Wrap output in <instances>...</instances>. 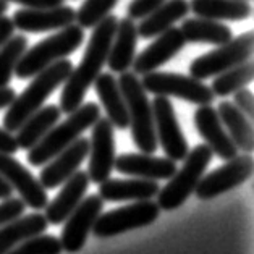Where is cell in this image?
<instances>
[{
  "label": "cell",
  "instance_id": "obj_17",
  "mask_svg": "<svg viewBox=\"0 0 254 254\" xmlns=\"http://www.w3.org/2000/svg\"><path fill=\"white\" fill-rule=\"evenodd\" d=\"M15 29L23 33H46L64 29L76 20V11L68 5H57L49 8H21L13 15Z\"/></svg>",
  "mask_w": 254,
  "mask_h": 254
},
{
  "label": "cell",
  "instance_id": "obj_20",
  "mask_svg": "<svg viewBox=\"0 0 254 254\" xmlns=\"http://www.w3.org/2000/svg\"><path fill=\"white\" fill-rule=\"evenodd\" d=\"M89 187V177L88 172L76 170L73 175L64 183L60 193L55 196V199L47 202L46 209V219L49 224L60 225L66 220V217L70 215L76 206L84 197L86 191Z\"/></svg>",
  "mask_w": 254,
  "mask_h": 254
},
{
  "label": "cell",
  "instance_id": "obj_30",
  "mask_svg": "<svg viewBox=\"0 0 254 254\" xmlns=\"http://www.w3.org/2000/svg\"><path fill=\"white\" fill-rule=\"evenodd\" d=\"M253 79H254V64L253 60H248L245 64H240L230 68V70H225L224 73L217 75L212 81L210 89H212L215 96L227 97L232 96L238 89L245 88V86L251 84Z\"/></svg>",
  "mask_w": 254,
  "mask_h": 254
},
{
  "label": "cell",
  "instance_id": "obj_28",
  "mask_svg": "<svg viewBox=\"0 0 254 254\" xmlns=\"http://www.w3.org/2000/svg\"><path fill=\"white\" fill-rule=\"evenodd\" d=\"M190 10L196 16L215 21H241L253 15V7L245 0H191Z\"/></svg>",
  "mask_w": 254,
  "mask_h": 254
},
{
  "label": "cell",
  "instance_id": "obj_38",
  "mask_svg": "<svg viewBox=\"0 0 254 254\" xmlns=\"http://www.w3.org/2000/svg\"><path fill=\"white\" fill-rule=\"evenodd\" d=\"M5 2L23 5L24 8H49L64 5V0H5Z\"/></svg>",
  "mask_w": 254,
  "mask_h": 254
},
{
  "label": "cell",
  "instance_id": "obj_42",
  "mask_svg": "<svg viewBox=\"0 0 254 254\" xmlns=\"http://www.w3.org/2000/svg\"><path fill=\"white\" fill-rule=\"evenodd\" d=\"M8 10V2H5V0H0V16L5 15V11Z\"/></svg>",
  "mask_w": 254,
  "mask_h": 254
},
{
  "label": "cell",
  "instance_id": "obj_9",
  "mask_svg": "<svg viewBox=\"0 0 254 254\" xmlns=\"http://www.w3.org/2000/svg\"><path fill=\"white\" fill-rule=\"evenodd\" d=\"M159 214L160 207L157 206V202L151 199L134 201V204H129V206L109 210L105 214L101 212L91 232L97 238H112L129 230H136V228L154 224Z\"/></svg>",
  "mask_w": 254,
  "mask_h": 254
},
{
  "label": "cell",
  "instance_id": "obj_33",
  "mask_svg": "<svg viewBox=\"0 0 254 254\" xmlns=\"http://www.w3.org/2000/svg\"><path fill=\"white\" fill-rule=\"evenodd\" d=\"M64 248L59 238L52 235H36L15 246L7 254H62Z\"/></svg>",
  "mask_w": 254,
  "mask_h": 254
},
{
  "label": "cell",
  "instance_id": "obj_34",
  "mask_svg": "<svg viewBox=\"0 0 254 254\" xmlns=\"http://www.w3.org/2000/svg\"><path fill=\"white\" fill-rule=\"evenodd\" d=\"M24 207H26V204H24L21 199H18V197L3 199L0 202V227L8 224L10 220L16 219V217L23 215Z\"/></svg>",
  "mask_w": 254,
  "mask_h": 254
},
{
  "label": "cell",
  "instance_id": "obj_6",
  "mask_svg": "<svg viewBox=\"0 0 254 254\" xmlns=\"http://www.w3.org/2000/svg\"><path fill=\"white\" fill-rule=\"evenodd\" d=\"M212 157L214 154L207 144H199L193 151H188L187 157L183 159L182 169H177L172 178H169V183L159 190L157 206L164 210H175L183 206L194 193Z\"/></svg>",
  "mask_w": 254,
  "mask_h": 254
},
{
  "label": "cell",
  "instance_id": "obj_26",
  "mask_svg": "<svg viewBox=\"0 0 254 254\" xmlns=\"http://www.w3.org/2000/svg\"><path fill=\"white\" fill-rule=\"evenodd\" d=\"M219 114V119L222 125L227 129L228 136L238 147V151H243L245 154H250L254 149V128L253 122L248 117L240 112L237 105L222 101L219 104V109H215Z\"/></svg>",
  "mask_w": 254,
  "mask_h": 254
},
{
  "label": "cell",
  "instance_id": "obj_27",
  "mask_svg": "<svg viewBox=\"0 0 254 254\" xmlns=\"http://www.w3.org/2000/svg\"><path fill=\"white\" fill-rule=\"evenodd\" d=\"M49 222L42 214L20 215L0 227V254H7L15 246L47 230Z\"/></svg>",
  "mask_w": 254,
  "mask_h": 254
},
{
  "label": "cell",
  "instance_id": "obj_25",
  "mask_svg": "<svg viewBox=\"0 0 254 254\" xmlns=\"http://www.w3.org/2000/svg\"><path fill=\"white\" fill-rule=\"evenodd\" d=\"M62 117V110L57 105H42L39 110L26 119V122L18 128L16 131V142L18 147L29 151L36 146L51 129L57 125L59 119Z\"/></svg>",
  "mask_w": 254,
  "mask_h": 254
},
{
  "label": "cell",
  "instance_id": "obj_19",
  "mask_svg": "<svg viewBox=\"0 0 254 254\" xmlns=\"http://www.w3.org/2000/svg\"><path fill=\"white\" fill-rule=\"evenodd\" d=\"M114 169L128 177L146 180H169L177 172V162L169 157H156L154 154H122L115 157Z\"/></svg>",
  "mask_w": 254,
  "mask_h": 254
},
{
  "label": "cell",
  "instance_id": "obj_31",
  "mask_svg": "<svg viewBox=\"0 0 254 254\" xmlns=\"http://www.w3.org/2000/svg\"><path fill=\"white\" fill-rule=\"evenodd\" d=\"M28 51V39L24 36H11L0 49V86H8L15 68L23 54Z\"/></svg>",
  "mask_w": 254,
  "mask_h": 254
},
{
  "label": "cell",
  "instance_id": "obj_12",
  "mask_svg": "<svg viewBox=\"0 0 254 254\" xmlns=\"http://www.w3.org/2000/svg\"><path fill=\"white\" fill-rule=\"evenodd\" d=\"M104 209V201L99 194H89L83 197L76 209L66 217L65 227L62 230L60 243L64 251L78 253L84 246L88 235L94 227L97 217Z\"/></svg>",
  "mask_w": 254,
  "mask_h": 254
},
{
  "label": "cell",
  "instance_id": "obj_15",
  "mask_svg": "<svg viewBox=\"0 0 254 254\" xmlns=\"http://www.w3.org/2000/svg\"><path fill=\"white\" fill-rule=\"evenodd\" d=\"M89 154V139L79 138L71 142L70 146L65 147L64 151L59 152L54 159H51L46 164V167L41 172L39 182L46 190H54L64 185L76 170H79V165L84 162V159Z\"/></svg>",
  "mask_w": 254,
  "mask_h": 254
},
{
  "label": "cell",
  "instance_id": "obj_2",
  "mask_svg": "<svg viewBox=\"0 0 254 254\" xmlns=\"http://www.w3.org/2000/svg\"><path fill=\"white\" fill-rule=\"evenodd\" d=\"M71 70V62L62 59L34 75V79L28 84V88L8 105L7 114L3 117V128L10 133L18 131V128L26 122V119H29L36 110H39L44 105L46 99L66 81Z\"/></svg>",
  "mask_w": 254,
  "mask_h": 254
},
{
  "label": "cell",
  "instance_id": "obj_41",
  "mask_svg": "<svg viewBox=\"0 0 254 254\" xmlns=\"http://www.w3.org/2000/svg\"><path fill=\"white\" fill-rule=\"evenodd\" d=\"M11 193H13V188L10 187V183L3 177H0V201L11 197Z\"/></svg>",
  "mask_w": 254,
  "mask_h": 254
},
{
  "label": "cell",
  "instance_id": "obj_4",
  "mask_svg": "<svg viewBox=\"0 0 254 254\" xmlns=\"http://www.w3.org/2000/svg\"><path fill=\"white\" fill-rule=\"evenodd\" d=\"M119 86L128 109V128H131V136L136 147L144 154H154L159 144L156 138V128H154L152 107L147 99V92L141 84V79L134 73L123 71L120 73Z\"/></svg>",
  "mask_w": 254,
  "mask_h": 254
},
{
  "label": "cell",
  "instance_id": "obj_37",
  "mask_svg": "<svg viewBox=\"0 0 254 254\" xmlns=\"http://www.w3.org/2000/svg\"><path fill=\"white\" fill-rule=\"evenodd\" d=\"M18 149H20V147H18V142L13 133L7 131L5 128H0V152L13 156Z\"/></svg>",
  "mask_w": 254,
  "mask_h": 254
},
{
  "label": "cell",
  "instance_id": "obj_18",
  "mask_svg": "<svg viewBox=\"0 0 254 254\" xmlns=\"http://www.w3.org/2000/svg\"><path fill=\"white\" fill-rule=\"evenodd\" d=\"M193 120L197 133L206 141L212 154L224 160H230L235 156H238V147L228 136L227 129L219 119V114L212 105H199L196 109Z\"/></svg>",
  "mask_w": 254,
  "mask_h": 254
},
{
  "label": "cell",
  "instance_id": "obj_23",
  "mask_svg": "<svg viewBox=\"0 0 254 254\" xmlns=\"http://www.w3.org/2000/svg\"><path fill=\"white\" fill-rule=\"evenodd\" d=\"M92 84H94L96 94L102 102L110 123L119 129H127L129 127V115L120 91L119 79H115L110 73H101Z\"/></svg>",
  "mask_w": 254,
  "mask_h": 254
},
{
  "label": "cell",
  "instance_id": "obj_13",
  "mask_svg": "<svg viewBox=\"0 0 254 254\" xmlns=\"http://www.w3.org/2000/svg\"><path fill=\"white\" fill-rule=\"evenodd\" d=\"M92 128L89 139L88 177L92 183H102L110 177L115 162V134L109 119H99Z\"/></svg>",
  "mask_w": 254,
  "mask_h": 254
},
{
  "label": "cell",
  "instance_id": "obj_43",
  "mask_svg": "<svg viewBox=\"0 0 254 254\" xmlns=\"http://www.w3.org/2000/svg\"><path fill=\"white\" fill-rule=\"evenodd\" d=\"M245 2H251V0H245Z\"/></svg>",
  "mask_w": 254,
  "mask_h": 254
},
{
  "label": "cell",
  "instance_id": "obj_8",
  "mask_svg": "<svg viewBox=\"0 0 254 254\" xmlns=\"http://www.w3.org/2000/svg\"><path fill=\"white\" fill-rule=\"evenodd\" d=\"M142 88L146 92H152L154 96L178 97L196 105H209L214 102L215 94L201 79L193 76L180 75L170 71H151L142 75Z\"/></svg>",
  "mask_w": 254,
  "mask_h": 254
},
{
  "label": "cell",
  "instance_id": "obj_5",
  "mask_svg": "<svg viewBox=\"0 0 254 254\" xmlns=\"http://www.w3.org/2000/svg\"><path fill=\"white\" fill-rule=\"evenodd\" d=\"M84 41V29L78 24H70L59 33L42 39L23 54L15 68L18 79H29L38 75L49 65L55 64L62 59H66Z\"/></svg>",
  "mask_w": 254,
  "mask_h": 254
},
{
  "label": "cell",
  "instance_id": "obj_22",
  "mask_svg": "<svg viewBox=\"0 0 254 254\" xmlns=\"http://www.w3.org/2000/svg\"><path fill=\"white\" fill-rule=\"evenodd\" d=\"M138 28L131 18H122L117 23V29L110 44L107 55V65L115 73L128 71L136 57V44H138Z\"/></svg>",
  "mask_w": 254,
  "mask_h": 254
},
{
  "label": "cell",
  "instance_id": "obj_21",
  "mask_svg": "<svg viewBox=\"0 0 254 254\" xmlns=\"http://www.w3.org/2000/svg\"><path fill=\"white\" fill-rule=\"evenodd\" d=\"M159 183L156 180L146 178H107L99 183V196L102 201L122 202V201H147L159 193Z\"/></svg>",
  "mask_w": 254,
  "mask_h": 254
},
{
  "label": "cell",
  "instance_id": "obj_32",
  "mask_svg": "<svg viewBox=\"0 0 254 254\" xmlns=\"http://www.w3.org/2000/svg\"><path fill=\"white\" fill-rule=\"evenodd\" d=\"M117 3L119 0H86L76 11L75 21L83 29H92L117 7Z\"/></svg>",
  "mask_w": 254,
  "mask_h": 254
},
{
  "label": "cell",
  "instance_id": "obj_3",
  "mask_svg": "<svg viewBox=\"0 0 254 254\" xmlns=\"http://www.w3.org/2000/svg\"><path fill=\"white\" fill-rule=\"evenodd\" d=\"M99 119H101V107L96 102L81 104L75 112L68 114V119L64 123L55 125L38 144L31 147L28 152V162L34 167L46 165L59 152L75 142Z\"/></svg>",
  "mask_w": 254,
  "mask_h": 254
},
{
  "label": "cell",
  "instance_id": "obj_24",
  "mask_svg": "<svg viewBox=\"0 0 254 254\" xmlns=\"http://www.w3.org/2000/svg\"><path fill=\"white\" fill-rule=\"evenodd\" d=\"M190 13L188 0H165L151 15L142 18L138 28V36L142 39H152L170 29L173 24L183 20Z\"/></svg>",
  "mask_w": 254,
  "mask_h": 254
},
{
  "label": "cell",
  "instance_id": "obj_7",
  "mask_svg": "<svg viewBox=\"0 0 254 254\" xmlns=\"http://www.w3.org/2000/svg\"><path fill=\"white\" fill-rule=\"evenodd\" d=\"M253 52L254 33L248 31V33L240 34L238 38H232L225 44L217 46L214 51L196 57L190 65V76L201 79V81L217 76L225 70L251 60Z\"/></svg>",
  "mask_w": 254,
  "mask_h": 254
},
{
  "label": "cell",
  "instance_id": "obj_39",
  "mask_svg": "<svg viewBox=\"0 0 254 254\" xmlns=\"http://www.w3.org/2000/svg\"><path fill=\"white\" fill-rule=\"evenodd\" d=\"M15 33V24H13V20L8 16H0V49H2L5 44H7V41L13 36Z\"/></svg>",
  "mask_w": 254,
  "mask_h": 254
},
{
  "label": "cell",
  "instance_id": "obj_10",
  "mask_svg": "<svg viewBox=\"0 0 254 254\" xmlns=\"http://www.w3.org/2000/svg\"><path fill=\"white\" fill-rule=\"evenodd\" d=\"M253 169L254 162L250 154L235 156L219 169L207 173L206 177L202 175L194 190V194L201 201L214 199V197L224 194L227 191L243 185L246 180H250L253 175Z\"/></svg>",
  "mask_w": 254,
  "mask_h": 254
},
{
  "label": "cell",
  "instance_id": "obj_29",
  "mask_svg": "<svg viewBox=\"0 0 254 254\" xmlns=\"http://www.w3.org/2000/svg\"><path fill=\"white\" fill-rule=\"evenodd\" d=\"M180 29H182L185 41L193 42V44L220 46L233 38L232 28H228L227 24L199 16L185 20Z\"/></svg>",
  "mask_w": 254,
  "mask_h": 254
},
{
  "label": "cell",
  "instance_id": "obj_40",
  "mask_svg": "<svg viewBox=\"0 0 254 254\" xmlns=\"http://www.w3.org/2000/svg\"><path fill=\"white\" fill-rule=\"evenodd\" d=\"M16 91L10 86H0V110L7 109L8 105L15 101Z\"/></svg>",
  "mask_w": 254,
  "mask_h": 254
},
{
  "label": "cell",
  "instance_id": "obj_14",
  "mask_svg": "<svg viewBox=\"0 0 254 254\" xmlns=\"http://www.w3.org/2000/svg\"><path fill=\"white\" fill-rule=\"evenodd\" d=\"M0 177L10 183V187L20 193V199L31 209H44L49 202L47 190L28 169L10 154L0 152Z\"/></svg>",
  "mask_w": 254,
  "mask_h": 254
},
{
  "label": "cell",
  "instance_id": "obj_36",
  "mask_svg": "<svg viewBox=\"0 0 254 254\" xmlns=\"http://www.w3.org/2000/svg\"><path fill=\"white\" fill-rule=\"evenodd\" d=\"M233 104L250 120L254 119V94L251 89L241 88L237 92H233Z\"/></svg>",
  "mask_w": 254,
  "mask_h": 254
},
{
  "label": "cell",
  "instance_id": "obj_35",
  "mask_svg": "<svg viewBox=\"0 0 254 254\" xmlns=\"http://www.w3.org/2000/svg\"><path fill=\"white\" fill-rule=\"evenodd\" d=\"M164 2L165 0H133L127 8L128 18H131V20H142L147 15H151Z\"/></svg>",
  "mask_w": 254,
  "mask_h": 254
},
{
  "label": "cell",
  "instance_id": "obj_16",
  "mask_svg": "<svg viewBox=\"0 0 254 254\" xmlns=\"http://www.w3.org/2000/svg\"><path fill=\"white\" fill-rule=\"evenodd\" d=\"M187 46L182 29L170 28L164 31L162 34L156 36V41L149 47H146L139 55H136L133 60V73L138 76L146 75V73L156 71L159 66H162L175 55L183 51Z\"/></svg>",
  "mask_w": 254,
  "mask_h": 254
},
{
  "label": "cell",
  "instance_id": "obj_1",
  "mask_svg": "<svg viewBox=\"0 0 254 254\" xmlns=\"http://www.w3.org/2000/svg\"><path fill=\"white\" fill-rule=\"evenodd\" d=\"M117 23H119L117 16L107 15L92 28L89 44L86 46L81 62L76 68H73L70 76L64 83V91L60 94V110L64 114L75 112L83 104L86 92L94 83V79L102 73L104 65L107 64V55L117 29Z\"/></svg>",
  "mask_w": 254,
  "mask_h": 254
},
{
  "label": "cell",
  "instance_id": "obj_11",
  "mask_svg": "<svg viewBox=\"0 0 254 254\" xmlns=\"http://www.w3.org/2000/svg\"><path fill=\"white\" fill-rule=\"evenodd\" d=\"M151 107L157 144L162 146L165 156L172 159L173 162L183 160L187 157L190 147L182 128L178 125L175 109H173L170 99L165 96H156Z\"/></svg>",
  "mask_w": 254,
  "mask_h": 254
}]
</instances>
